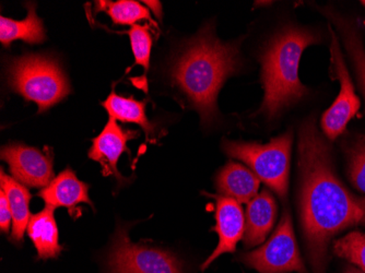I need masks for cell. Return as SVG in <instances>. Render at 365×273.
Instances as JSON below:
<instances>
[{
	"instance_id": "obj_5",
	"label": "cell",
	"mask_w": 365,
	"mask_h": 273,
	"mask_svg": "<svg viewBox=\"0 0 365 273\" xmlns=\"http://www.w3.org/2000/svg\"><path fill=\"white\" fill-rule=\"evenodd\" d=\"M292 141V133L289 131L266 145L227 140L223 149L229 157L247 164L284 200L288 195Z\"/></svg>"
},
{
	"instance_id": "obj_27",
	"label": "cell",
	"mask_w": 365,
	"mask_h": 273,
	"mask_svg": "<svg viewBox=\"0 0 365 273\" xmlns=\"http://www.w3.org/2000/svg\"><path fill=\"white\" fill-rule=\"evenodd\" d=\"M363 5H364L365 7V1H362Z\"/></svg>"
},
{
	"instance_id": "obj_14",
	"label": "cell",
	"mask_w": 365,
	"mask_h": 273,
	"mask_svg": "<svg viewBox=\"0 0 365 273\" xmlns=\"http://www.w3.org/2000/svg\"><path fill=\"white\" fill-rule=\"evenodd\" d=\"M260 180L253 170L237 162H229L215 178V188L221 196L248 203L257 196Z\"/></svg>"
},
{
	"instance_id": "obj_21",
	"label": "cell",
	"mask_w": 365,
	"mask_h": 273,
	"mask_svg": "<svg viewBox=\"0 0 365 273\" xmlns=\"http://www.w3.org/2000/svg\"><path fill=\"white\" fill-rule=\"evenodd\" d=\"M334 254L344 258L365 272V233L351 232L334 243Z\"/></svg>"
},
{
	"instance_id": "obj_19",
	"label": "cell",
	"mask_w": 365,
	"mask_h": 273,
	"mask_svg": "<svg viewBox=\"0 0 365 273\" xmlns=\"http://www.w3.org/2000/svg\"><path fill=\"white\" fill-rule=\"evenodd\" d=\"M326 14L329 16V19L333 20L334 24L339 30L342 42H344L346 52L349 53L350 57H351L352 63H354L356 73H358L361 89L365 96V51L358 31L342 16L330 11L326 12Z\"/></svg>"
},
{
	"instance_id": "obj_4",
	"label": "cell",
	"mask_w": 365,
	"mask_h": 273,
	"mask_svg": "<svg viewBox=\"0 0 365 273\" xmlns=\"http://www.w3.org/2000/svg\"><path fill=\"white\" fill-rule=\"evenodd\" d=\"M9 87L26 100L36 102L38 113L59 103L71 93V84L56 59L26 54L10 61Z\"/></svg>"
},
{
	"instance_id": "obj_7",
	"label": "cell",
	"mask_w": 365,
	"mask_h": 273,
	"mask_svg": "<svg viewBox=\"0 0 365 273\" xmlns=\"http://www.w3.org/2000/svg\"><path fill=\"white\" fill-rule=\"evenodd\" d=\"M239 260L260 273H307L297 247L290 209H284L269 241L257 249L242 254Z\"/></svg>"
},
{
	"instance_id": "obj_16",
	"label": "cell",
	"mask_w": 365,
	"mask_h": 273,
	"mask_svg": "<svg viewBox=\"0 0 365 273\" xmlns=\"http://www.w3.org/2000/svg\"><path fill=\"white\" fill-rule=\"evenodd\" d=\"M0 184L1 190H4L9 201L12 212V232L10 239L14 243H21L31 219L29 203L32 196L28 190V187L7 175L4 168H1Z\"/></svg>"
},
{
	"instance_id": "obj_15",
	"label": "cell",
	"mask_w": 365,
	"mask_h": 273,
	"mask_svg": "<svg viewBox=\"0 0 365 273\" xmlns=\"http://www.w3.org/2000/svg\"><path fill=\"white\" fill-rule=\"evenodd\" d=\"M55 209L45 207L36 215H31L29 222V237L38 252V259H54L63 247L59 244L58 227L54 215Z\"/></svg>"
},
{
	"instance_id": "obj_20",
	"label": "cell",
	"mask_w": 365,
	"mask_h": 273,
	"mask_svg": "<svg viewBox=\"0 0 365 273\" xmlns=\"http://www.w3.org/2000/svg\"><path fill=\"white\" fill-rule=\"evenodd\" d=\"M96 5L102 6L106 9V14L110 16V19L115 24L120 26H129L141 20H148L153 26L157 24L151 19L150 11L145 6L133 0H120L116 3H108V1H98Z\"/></svg>"
},
{
	"instance_id": "obj_3",
	"label": "cell",
	"mask_w": 365,
	"mask_h": 273,
	"mask_svg": "<svg viewBox=\"0 0 365 273\" xmlns=\"http://www.w3.org/2000/svg\"><path fill=\"white\" fill-rule=\"evenodd\" d=\"M317 42L314 33L297 28L284 29L270 41L260 58L264 89L260 112L272 118L307 93L299 79V65L304 49Z\"/></svg>"
},
{
	"instance_id": "obj_23",
	"label": "cell",
	"mask_w": 365,
	"mask_h": 273,
	"mask_svg": "<svg viewBox=\"0 0 365 273\" xmlns=\"http://www.w3.org/2000/svg\"><path fill=\"white\" fill-rule=\"evenodd\" d=\"M348 175L356 190L365 194V139L350 148Z\"/></svg>"
},
{
	"instance_id": "obj_9",
	"label": "cell",
	"mask_w": 365,
	"mask_h": 273,
	"mask_svg": "<svg viewBox=\"0 0 365 273\" xmlns=\"http://www.w3.org/2000/svg\"><path fill=\"white\" fill-rule=\"evenodd\" d=\"M1 160L7 162L14 180L29 188H45L54 180L52 152H42L21 143L1 148Z\"/></svg>"
},
{
	"instance_id": "obj_18",
	"label": "cell",
	"mask_w": 365,
	"mask_h": 273,
	"mask_svg": "<svg viewBox=\"0 0 365 273\" xmlns=\"http://www.w3.org/2000/svg\"><path fill=\"white\" fill-rule=\"evenodd\" d=\"M145 101L140 102L134 98H124L113 91L102 106L110 115V118L139 125L148 135H150L155 131V126L149 122L145 115Z\"/></svg>"
},
{
	"instance_id": "obj_13",
	"label": "cell",
	"mask_w": 365,
	"mask_h": 273,
	"mask_svg": "<svg viewBox=\"0 0 365 273\" xmlns=\"http://www.w3.org/2000/svg\"><path fill=\"white\" fill-rule=\"evenodd\" d=\"M277 211L278 208L274 197L267 188L262 190L260 194L248 202L243 236L246 247H255L264 243L274 227Z\"/></svg>"
},
{
	"instance_id": "obj_12",
	"label": "cell",
	"mask_w": 365,
	"mask_h": 273,
	"mask_svg": "<svg viewBox=\"0 0 365 273\" xmlns=\"http://www.w3.org/2000/svg\"><path fill=\"white\" fill-rule=\"evenodd\" d=\"M38 196L49 208L63 207L73 210L79 203H87L94 209L89 197V185L81 182L71 168L63 170Z\"/></svg>"
},
{
	"instance_id": "obj_10",
	"label": "cell",
	"mask_w": 365,
	"mask_h": 273,
	"mask_svg": "<svg viewBox=\"0 0 365 273\" xmlns=\"http://www.w3.org/2000/svg\"><path fill=\"white\" fill-rule=\"evenodd\" d=\"M215 201V231L219 236V243L212 254L205 260L200 269L206 270L221 254L235 252L237 243L241 241L245 231V215L241 205L235 199L221 195L206 194Z\"/></svg>"
},
{
	"instance_id": "obj_1",
	"label": "cell",
	"mask_w": 365,
	"mask_h": 273,
	"mask_svg": "<svg viewBox=\"0 0 365 273\" xmlns=\"http://www.w3.org/2000/svg\"><path fill=\"white\" fill-rule=\"evenodd\" d=\"M300 217L314 273H325L328 247L348 227H365V197L349 192L336 175L331 150L313 118L299 133Z\"/></svg>"
},
{
	"instance_id": "obj_8",
	"label": "cell",
	"mask_w": 365,
	"mask_h": 273,
	"mask_svg": "<svg viewBox=\"0 0 365 273\" xmlns=\"http://www.w3.org/2000/svg\"><path fill=\"white\" fill-rule=\"evenodd\" d=\"M331 45L330 52L333 56L334 67L336 75L340 81V91L333 105L322 118V129L329 140H334L344 133L348 123L354 118L360 108V100L354 91V82L346 69V61L340 48L339 42L333 29L330 28Z\"/></svg>"
},
{
	"instance_id": "obj_26",
	"label": "cell",
	"mask_w": 365,
	"mask_h": 273,
	"mask_svg": "<svg viewBox=\"0 0 365 273\" xmlns=\"http://www.w3.org/2000/svg\"><path fill=\"white\" fill-rule=\"evenodd\" d=\"M344 273H365L364 271L361 270V269L356 268V267H348V268L344 270Z\"/></svg>"
},
{
	"instance_id": "obj_25",
	"label": "cell",
	"mask_w": 365,
	"mask_h": 273,
	"mask_svg": "<svg viewBox=\"0 0 365 273\" xmlns=\"http://www.w3.org/2000/svg\"><path fill=\"white\" fill-rule=\"evenodd\" d=\"M145 5L148 7L151 8V9L155 11V14H157L158 18H161L162 16V7L161 4L159 1H145Z\"/></svg>"
},
{
	"instance_id": "obj_22",
	"label": "cell",
	"mask_w": 365,
	"mask_h": 273,
	"mask_svg": "<svg viewBox=\"0 0 365 273\" xmlns=\"http://www.w3.org/2000/svg\"><path fill=\"white\" fill-rule=\"evenodd\" d=\"M130 41L131 51L135 57V65H140L145 68V73L149 71L150 66L151 47H153V36L147 26L135 24L127 32Z\"/></svg>"
},
{
	"instance_id": "obj_11",
	"label": "cell",
	"mask_w": 365,
	"mask_h": 273,
	"mask_svg": "<svg viewBox=\"0 0 365 273\" xmlns=\"http://www.w3.org/2000/svg\"><path fill=\"white\" fill-rule=\"evenodd\" d=\"M138 133L130 129H123L116 120L110 118L101 133L92 140L89 158L100 163L104 176H114L120 182L127 180L118 172V163L124 152L130 153L127 143L138 137Z\"/></svg>"
},
{
	"instance_id": "obj_17",
	"label": "cell",
	"mask_w": 365,
	"mask_h": 273,
	"mask_svg": "<svg viewBox=\"0 0 365 273\" xmlns=\"http://www.w3.org/2000/svg\"><path fill=\"white\" fill-rule=\"evenodd\" d=\"M29 14L26 19L21 21L0 18V42L5 46H9L14 41L21 40L29 44H40L44 42V26L42 20L36 16V6H28Z\"/></svg>"
},
{
	"instance_id": "obj_24",
	"label": "cell",
	"mask_w": 365,
	"mask_h": 273,
	"mask_svg": "<svg viewBox=\"0 0 365 273\" xmlns=\"http://www.w3.org/2000/svg\"><path fill=\"white\" fill-rule=\"evenodd\" d=\"M12 223V212L9 201L4 190L0 192V230L1 233L8 234Z\"/></svg>"
},
{
	"instance_id": "obj_6",
	"label": "cell",
	"mask_w": 365,
	"mask_h": 273,
	"mask_svg": "<svg viewBox=\"0 0 365 273\" xmlns=\"http://www.w3.org/2000/svg\"><path fill=\"white\" fill-rule=\"evenodd\" d=\"M108 273H184L178 256L169 250L133 243L128 231L118 225L106 257Z\"/></svg>"
},
{
	"instance_id": "obj_2",
	"label": "cell",
	"mask_w": 365,
	"mask_h": 273,
	"mask_svg": "<svg viewBox=\"0 0 365 273\" xmlns=\"http://www.w3.org/2000/svg\"><path fill=\"white\" fill-rule=\"evenodd\" d=\"M239 67V45L221 42L213 34V29L207 26L175 59L171 77L176 87L198 110L202 124H208L218 110L219 91Z\"/></svg>"
}]
</instances>
